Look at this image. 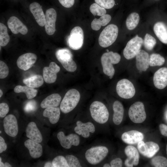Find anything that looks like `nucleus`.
Listing matches in <instances>:
<instances>
[{
  "instance_id": "49",
  "label": "nucleus",
  "mask_w": 167,
  "mask_h": 167,
  "mask_svg": "<svg viewBox=\"0 0 167 167\" xmlns=\"http://www.w3.org/2000/svg\"><path fill=\"white\" fill-rule=\"evenodd\" d=\"M44 167H53L52 162H46L44 165Z\"/></svg>"
},
{
  "instance_id": "35",
  "label": "nucleus",
  "mask_w": 167,
  "mask_h": 167,
  "mask_svg": "<svg viewBox=\"0 0 167 167\" xmlns=\"http://www.w3.org/2000/svg\"><path fill=\"white\" fill-rule=\"evenodd\" d=\"M165 58L159 54L153 53L149 56V66H161L165 62Z\"/></svg>"
},
{
  "instance_id": "6",
  "label": "nucleus",
  "mask_w": 167,
  "mask_h": 167,
  "mask_svg": "<svg viewBox=\"0 0 167 167\" xmlns=\"http://www.w3.org/2000/svg\"><path fill=\"white\" fill-rule=\"evenodd\" d=\"M108 149L104 146L92 147L88 149L85 153L88 161L92 165H96L101 162L107 156Z\"/></svg>"
},
{
  "instance_id": "10",
  "label": "nucleus",
  "mask_w": 167,
  "mask_h": 167,
  "mask_svg": "<svg viewBox=\"0 0 167 167\" xmlns=\"http://www.w3.org/2000/svg\"><path fill=\"white\" fill-rule=\"evenodd\" d=\"M84 38V32L82 28L79 26H76L72 29L68 38V45L73 50L79 49L83 46Z\"/></svg>"
},
{
  "instance_id": "8",
  "label": "nucleus",
  "mask_w": 167,
  "mask_h": 167,
  "mask_svg": "<svg viewBox=\"0 0 167 167\" xmlns=\"http://www.w3.org/2000/svg\"><path fill=\"white\" fill-rule=\"evenodd\" d=\"M143 43L142 38L137 35L129 40L124 48L123 54L127 59H131L135 57L140 49Z\"/></svg>"
},
{
  "instance_id": "23",
  "label": "nucleus",
  "mask_w": 167,
  "mask_h": 167,
  "mask_svg": "<svg viewBox=\"0 0 167 167\" xmlns=\"http://www.w3.org/2000/svg\"><path fill=\"white\" fill-rule=\"evenodd\" d=\"M122 141L129 144H134L142 141L144 135L141 132L131 130L123 133L121 136Z\"/></svg>"
},
{
  "instance_id": "45",
  "label": "nucleus",
  "mask_w": 167,
  "mask_h": 167,
  "mask_svg": "<svg viewBox=\"0 0 167 167\" xmlns=\"http://www.w3.org/2000/svg\"><path fill=\"white\" fill-rule=\"evenodd\" d=\"M60 3L66 8H70L74 4L75 0H58Z\"/></svg>"
},
{
  "instance_id": "43",
  "label": "nucleus",
  "mask_w": 167,
  "mask_h": 167,
  "mask_svg": "<svg viewBox=\"0 0 167 167\" xmlns=\"http://www.w3.org/2000/svg\"><path fill=\"white\" fill-rule=\"evenodd\" d=\"M36 107V101L34 100H31L27 102L24 108V110L26 112H31L35 110Z\"/></svg>"
},
{
  "instance_id": "19",
  "label": "nucleus",
  "mask_w": 167,
  "mask_h": 167,
  "mask_svg": "<svg viewBox=\"0 0 167 167\" xmlns=\"http://www.w3.org/2000/svg\"><path fill=\"white\" fill-rule=\"evenodd\" d=\"M153 81L155 87L162 89L167 85V68L162 67L156 71L154 75Z\"/></svg>"
},
{
  "instance_id": "29",
  "label": "nucleus",
  "mask_w": 167,
  "mask_h": 167,
  "mask_svg": "<svg viewBox=\"0 0 167 167\" xmlns=\"http://www.w3.org/2000/svg\"><path fill=\"white\" fill-rule=\"evenodd\" d=\"M60 115V109L57 107H50L45 108L43 113V116L48 118L52 124L57 123L58 121Z\"/></svg>"
},
{
  "instance_id": "4",
  "label": "nucleus",
  "mask_w": 167,
  "mask_h": 167,
  "mask_svg": "<svg viewBox=\"0 0 167 167\" xmlns=\"http://www.w3.org/2000/svg\"><path fill=\"white\" fill-rule=\"evenodd\" d=\"M89 109L92 118L97 122L102 124L108 120L109 112L105 105L102 102L97 101L93 102Z\"/></svg>"
},
{
  "instance_id": "18",
  "label": "nucleus",
  "mask_w": 167,
  "mask_h": 167,
  "mask_svg": "<svg viewBox=\"0 0 167 167\" xmlns=\"http://www.w3.org/2000/svg\"><path fill=\"white\" fill-rule=\"evenodd\" d=\"M7 24L9 28L14 34L19 33L22 35L26 34L28 32L27 27L17 17H11L8 19Z\"/></svg>"
},
{
  "instance_id": "46",
  "label": "nucleus",
  "mask_w": 167,
  "mask_h": 167,
  "mask_svg": "<svg viewBox=\"0 0 167 167\" xmlns=\"http://www.w3.org/2000/svg\"><path fill=\"white\" fill-rule=\"evenodd\" d=\"M122 164V161L119 158H115L112 160L110 162V165L112 167H121Z\"/></svg>"
},
{
  "instance_id": "17",
  "label": "nucleus",
  "mask_w": 167,
  "mask_h": 167,
  "mask_svg": "<svg viewBox=\"0 0 167 167\" xmlns=\"http://www.w3.org/2000/svg\"><path fill=\"white\" fill-rule=\"evenodd\" d=\"M127 158L125 160V164L126 167H132L139 163V156L137 149L132 146H127L124 150Z\"/></svg>"
},
{
  "instance_id": "36",
  "label": "nucleus",
  "mask_w": 167,
  "mask_h": 167,
  "mask_svg": "<svg viewBox=\"0 0 167 167\" xmlns=\"http://www.w3.org/2000/svg\"><path fill=\"white\" fill-rule=\"evenodd\" d=\"M156 40L154 37L149 34H146L143 43L144 47L146 49L148 50H152L156 45Z\"/></svg>"
},
{
  "instance_id": "21",
  "label": "nucleus",
  "mask_w": 167,
  "mask_h": 167,
  "mask_svg": "<svg viewBox=\"0 0 167 167\" xmlns=\"http://www.w3.org/2000/svg\"><path fill=\"white\" fill-rule=\"evenodd\" d=\"M77 126L74 128L75 132L85 138L88 137L90 133H94L95 130V127L92 123L90 122L83 123L80 121L76 122Z\"/></svg>"
},
{
  "instance_id": "48",
  "label": "nucleus",
  "mask_w": 167,
  "mask_h": 167,
  "mask_svg": "<svg viewBox=\"0 0 167 167\" xmlns=\"http://www.w3.org/2000/svg\"><path fill=\"white\" fill-rule=\"evenodd\" d=\"M159 127L161 134L165 136H167V126L163 124H161Z\"/></svg>"
},
{
  "instance_id": "26",
  "label": "nucleus",
  "mask_w": 167,
  "mask_h": 167,
  "mask_svg": "<svg viewBox=\"0 0 167 167\" xmlns=\"http://www.w3.org/2000/svg\"><path fill=\"white\" fill-rule=\"evenodd\" d=\"M153 30L159 40L167 44V28L165 24L162 22L156 23L154 25Z\"/></svg>"
},
{
  "instance_id": "47",
  "label": "nucleus",
  "mask_w": 167,
  "mask_h": 167,
  "mask_svg": "<svg viewBox=\"0 0 167 167\" xmlns=\"http://www.w3.org/2000/svg\"><path fill=\"white\" fill-rule=\"evenodd\" d=\"M7 149V145L3 138L0 136V153L5 151Z\"/></svg>"
},
{
  "instance_id": "9",
  "label": "nucleus",
  "mask_w": 167,
  "mask_h": 167,
  "mask_svg": "<svg viewBox=\"0 0 167 167\" xmlns=\"http://www.w3.org/2000/svg\"><path fill=\"white\" fill-rule=\"evenodd\" d=\"M116 91L120 97L126 99L132 98L135 93V89L133 84L125 79H122L118 82Z\"/></svg>"
},
{
  "instance_id": "31",
  "label": "nucleus",
  "mask_w": 167,
  "mask_h": 167,
  "mask_svg": "<svg viewBox=\"0 0 167 167\" xmlns=\"http://www.w3.org/2000/svg\"><path fill=\"white\" fill-rule=\"evenodd\" d=\"M111 17L109 14H106L101 16L99 19L95 18L92 21L91 27L95 31L99 30L101 26H105L110 21Z\"/></svg>"
},
{
  "instance_id": "38",
  "label": "nucleus",
  "mask_w": 167,
  "mask_h": 167,
  "mask_svg": "<svg viewBox=\"0 0 167 167\" xmlns=\"http://www.w3.org/2000/svg\"><path fill=\"white\" fill-rule=\"evenodd\" d=\"M152 165L156 167H167V159L161 156H156L151 161Z\"/></svg>"
},
{
  "instance_id": "40",
  "label": "nucleus",
  "mask_w": 167,
  "mask_h": 167,
  "mask_svg": "<svg viewBox=\"0 0 167 167\" xmlns=\"http://www.w3.org/2000/svg\"><path fill=\"white\" fill-rule=\"evenodd\" d=\"M65 158L69 167H80L81 165L78 159L72 155H67Z\"/></svg>"
},
{
  "instance_id": "44",
  "label": "nucleus",
  "mask_w": 167,
  "mask_h": 167,
  "mask_svg": "<svg viewBox=\"0 0 167 167\" xmlns=\"http://www.w3.org/2000/svg\"><path fill=\"white\" fill-rule=\"evenodd\" d=\"M9 107L7 104L2 103L0 104V117H5L9 111Z\"/></svg>"
},
{
  "instance_id": "55",
  "label": "nucleus",
  "mask_w": 167,
  "mask_h": 167,
  "mask_svg": "<svg viewBox=\"0 0 167 167\" xmlns=\"http://www.w3.org/2000/svg\"><path fill=\"white\" fill-rule=\"evenodd\" d=\"M0 133L2 132L1 131H0Z\"/></svg>"
},
{
  "instance_id": "27",
  "label": "nucleus",
  "mask_w": 167,
  "mask_h": 167,
  "mask_svg": "<svg viewBox=\"0 0 167 167\" xmlns=\"http://www.w3.org/2000/svg\"><path fill=\"white\" fill-rule=\"evenodd\" d=\"M61 100V97L59 94H52L44 99L41 102L40 105L42 108L57 107L59 105Z\"/></svg>"
},
{
  "instance_id": "1",
  "label": "nucleus",
  "mask_w": 167,
  "mask_h": 167,
  "mask_svg": "<svg viewBox=\"0 0 167 167\" xmlns=\"http://www.w3.org/2000/svg\"><path fill=\"white\" fill-rule=\"evenodd\" d=\"M121 58L118 53L109 51L103 54L101 58V62L104 73L109 76L110 79L113 77L115 70L113 64L119 62Z\"/></svg>"
},
{
  "instance_id": "28",
  "label": "nucleus",
  "mask_w": 167,
  "mask_h": 167,
  "mask_svg": "<svg viewBox=\"0 0 167 167\" xmlns=\"http://www.w3.org/2000/svg\"><path fill=\"white\" fill-rule=\"evenodd\" d=\"M113 122L115 124L118 125L123 120L124 112L123 106L119 101H116L113 103Z\"/></svg>"
},
{
  "instance_id": "14",
  "label": "nucleus",
  "mask_w": 167,
  "mask_h": 167,
  "mask_svg": "<svg viewBox=\"0 0 167 167\" xmlns=\"http://www.w3.org/2000/svg\"><path fill=\"white\" fill-rule=\"evenodd\" d=\"M37 56L34 54L28 53L20 56L18 58L16 64L20 69L26 71L32 67L36 62Z\"/></svg>"
},
{
  "instance_id": "42",
  "label": "nucleus",
  "mask_w": 167,
  "mask_h": 167,
  "mask_svg": "<svg viewBox=\"0 0 167 167\" xmlns=\"http://www.w3.org/2000/svg\"><path fill=\"white\" fill-rule=\"evenodd\" d=\"M9 70L6 64L3 62L0 61V78L3 79L8 75Z\"/></svg>"
},
{
  "instance_id": "56",
  "label": "nucleus",
  "mask_w": 167,
  "mask_h": 167,
  "mask_svg": "<svg viewBox=\"0 0 167 167\" xmlns=\"http://www.w3.org/2000/svg\"></svg>"
},
{
  "instance_id": "51",
  "label": "nucleus",
  "mask_w": 167,
  "mask_h": 167,
  "mask_svg": "<svg viewBox=\"0 0 167 167\" xmlns=\"http://www.w3.org/2000/svg\"><path fill=\"white\" fill-rule=\"evenodd\" d=\"M0 167H4V164L3 163L2 161H0Z\"/></svg>"
},
{
  "instance_id": "3",
  "label": "nucleus",
  "mask_w": 167,
  "mask_h": 167,
  "mask_svg": "<svg viewBox=\"0 0 167 167\" xmlns=\"http://www.w3.org/2000/svg\"><path fill=\"white\" fill-rule=\"evenodd\" d=\"M118 29L115 24H111L106 26L101 33L98 39L100 45L106 48L111 45L118 37Z\"/></svg>"
},
{
  "instance_id": "30",
  "label": "nucleus",
  "mask_w": 167,
  "mask_h": 167,
  "mask_svg": "<svg viewBox=\"0 0 167 167\" xmlns=\"http://www.w3.org/2000/svg\"><path fill=\"white\" fill-rule=\"evenodd\" d=\"M43 77L39 75H35L23 79V82L26 86L34 88H38L44 83Z\"/></svg>"
},
{
  "instance_id": "11",
  "label": "nucleus",
  "mask_w": 167,
  "mask_h": 167,
  "mask_svg": "<svg viewBox=\"0 0 167 167\" xmlns=\"http://www.w3.org/2000/svg\"><path fill=\"white\" fill-rule=\"evenodd\" d=\"M137 148L142 155L148 158L152 157L160 148L158 145L154 142L148 141L144 143L142 140L138 143Z\"/></svg>"
},
{
  "instance_id": "33",
  "label": "nucleus",
  "mask_w": 167,
  "mask_h": 167,
  "mask_svg": "<svg viewBox=\"0 0 167 167\" xmlns=\"http://www.w3.org/2000/svg\"><path fill=\"white\" fill-rule=\"evenodd\" d=\"M140 19L139 14L135 12L131 13L126 18V24L129 30L134 29L138 25Z\"/></svg>"
},
{
  "instance_id": "52",
  "label": "nucleus",
  "mask_w": 167,
  "mask_h": 167,
  "mask_svg": "<svg viewBox=\"0 0 167 167\" xmlns=\"http://www.w3.org/2000/svg\"><path fill=\"white\" fill-rule=\"evenodd\" d=\"M104 167H111V165H109L108 164H105L103 166Z\"/></svg>"
},
{
  "instance_id": "22",
  "label": "nucleus",
  "mask_w": 167,
  "mask_h": 167,
  "mask_svg": "<svg viewBox=\"0 0 167 167\" xmlns=\"http://www.w3.org/2000/svg\"><path fill=\"white\" fill-rule=\"evenodd\" d=\"M135 56L137 69L139 71H146L149 66V56L148 53L140 49Z\"/></svg>"
},
{
  "instance_id": "5",
  "label": "nucleus",
  "mask_w": 167,
  "mask_h": 167,
  "mask_svg": "<svg viewBox=\"0 0 167 167\" xmlns=\"http://www.w3.org/2000/svg\"><path fill=\"white\" fill-rule=\"evenodd\" d=\"M56 58L63 67L67 71L74 72L77 65L73 59V55L71 51L66 48L58 49L55 53Z\"/></svg>"
},
{
  "instance_id": "39",
  "label": "nucleus",
  "mask_w": 167,
  "mask_h": 167,
  "mask_svg": "<svg viewBox=\"0 0 167 167\" xmlns=\"http://www.w3.org/2000/svg\"><path fill=\"white\" fill-rule=\"evenodd\" d=\"M53 167H69L66 159L63 156H58L55 157L52 161Z\"/></svg>"
},
{
  "instance_id": "24",
  "label": "nucleus",
  "mask_w": 167,
  "mask_h": 167,
  "mask_svg": "<svg viewBox=\"0 0 167 167\" xmlns=\"http://www.w3.org/2000/svg\"><path fill=\"white\" fill-rule=\"evenodd\" d=\"M24 145L28 150L29 154L32 158L36 159L42 156L43 148L39 143L28 139L24 142Z\"/></svg>"
},
{
  "instance_id": "32",
  "label": "nucleus",
  "mask_w": 167,
  "mask_h": 167,
  "mask_svg": "<svg viewBox=\"0 0 167 167\" xmlns=\"http://www.w3.org/2000/svg\"><path fill=\"white\" fill-rule=\"evenodd\" d=\"M14 91L16 93L24 92L26 94L27 98L29 100L35 97L37 93L36 90L27 86L17 85L14 88Z\"/></svg>"
},
{
  "instance_id": "54",
  "label": "nucleus",
  "mask_w": 167,
  "mask_h": 167,
  "mask_svg": "<svg viewBox=\"0 0 167 167\" xmlns=\"http://www.w3.org/2000/svg\"><path fill=\"white\" fill-rule=\"evenodd\" d=\"M166 154H167V144L166 146Z\"/></svg>"
},
{
  "instance_id": "20",
  "label": "nucleus",
  "mask_w": 167,
  "mask_h": 167,
  "mask_svg": "<svg viewBox=\"0 0 167 167\" xmlns=\"http://www.w3.org/2000/svg\"><path fill=\"white\" fill-rule=\"evenodd\" d=\"M29 8L38 24L41 27L45 26V15L40 4L37 2H33L30 4Z\"/></svg>"
},
{
  "instance_id": "13",
  "label": "nucleus",
  "mask_w": 167,
  "mask_h": 167,
  "mask_svg": "<svg viewBox=\"0 0 167 167\" xmlns=\"http://www.w3.org/2000/svg\"><path fill=\"white\" fill-rule=\"evenodd\" d=\"M3 125L4 131L8 135L14 137L18 134V124L14 115L10 114L6 116L3 120Z\"/></svg>"
},
{
  "instance_id": "50",
  "label": "nucleus",
  "mask_w": 167,
  "mask_h": 167,
  "mask_svg": "<svg viewBox=\"0 0 167 167\" xmlns=\"http://www.w3.org/2000/svg\"><path fill=\"white\" fill-rule=\"evenodd\" d=\"M4 167H11V165L7 162H6L4 163Z\"/></svg>"
},
{
  "instance_id": "15",
  "label": "nucleus",
  "mask_w": 167,
  "mask_h": 167,
  "mask_svg": "<svg viewBox=\"0 0 167 167\" xmlns=\"http://www.w3.org/2000/svg\"><path fill=\"white\" fill-rule=\"evenodd\" d=\"M60 69V67L54 62H51L49 66L45 67L43 70V77L45 82L48 84L54 83Z\"/></svg>"
},
{
  "instance_id": "41",
  "label": "nucleus",
  "mask_w": 167,
  "mask_h": 167,
  "mask_svg": "<svg viewBox=\"0 0 167 167\" xmlns=\"http://www.w3.org/2000/svg\"><path fill=\"white\" fill-rule=\"evenodd\" d=\"M95 1L101 7L106 9L113 8L115 4L114 0H95Z\"/></svg>"
},
{
  "instance_id": "53",
  "label": "nucleus",
  "mask_w": 167,
  "mask_h": 167,
  "mask_svg": "<svg viewBox=\"0 0 167 167\" xmlns=\"http://www.w3.org/2000/svg\"><path fill=\"white\" fill-rule=\"evenodd\" d=\"M3 92L0 89V97H1L3 95Z\"/></svg>"
},
{
  "instance_id": "12",
  "label": "nucleus",
  "mask_w": 167,
  "mask_h": 167,
  "mask_svg": "<svg viewBox=\"0 0 167 167\" xmlns=\"http://www.w3.org/2000/svg\"><path fill=\"white\" fill-rule=\"evenodd\" d=\"M57 137L61 146L66 149L70 148L72 145L78 146L80 143V138L77 135L71 134L66 136L62 131L59 132Z\"/></svg>"
},
{
  "instance_id": "25",
  "label": "nucleus",
  "mask_w": 167,
  "mask_h": 167,
  "mask_svg": "<svg viewBox=\"0 0 167 167\" xmlns=\"http://www.w3.org/2000/svg\"><path fill=\"white\" fill-rule=\"evenodd\" d=\"M26 136L34 141L41 143L43 140L41 132L35 122H30L28 123L25 130Z\"/></svg>"
},
{
  "instance_id": "37",
  "label": "nucleus",
  "mask_w": 167,
  "mask_h": 167,
  "mask_svg": "<svg viewBox=\"0 0 167 167\" xmlns=\"http://www.w3.org/2000/svg\"><path fill=\"white\" fill-rule=\"evenodd\" d=\"M91 12L94 16H101L106 14L105 9L98 5L96 3L92 4L89 8Z\"/></svg>"
},
{
  "instance_id": "34",
  "label": "nucleus",
  "mask_w": 167,
  "mask_h": 167,
  "mask_svg": "<svg viewBox=\"0 0 167 167\" xmlns=\"http://www.w3.org/2000/svg\"><path fill=\"white\" fill-rule=\"evenodd\" d=\"M10 37L8 33L6 26L3 24L0 23V45L5 46L9 43Z\"/></svg>"
},
{
  "instance_id": "16",
  "label": "nucleus",
  "mask_w": 167,
  "mask_h": 167,
  "mask_svg": "<svg viewBox=\"0 0 167 167\" xmlns=\"http://www.w3.org/2000/svg\"><path fill=\"white\" fill-rule=\"evenodd\" d=\"M45 29L46 33L52 35L55 32V22L57 18V13L54 9L50 8L47 9L45 12Z\"/></svg>"
},
{
  "instance_id": "2",
  "label": "nucleus",
  "mask_w": 167,
  "mask_h": 167,
  "mask_svg": "<svg viewBox=\"0 0 167 167\" xmlns=\"http://www.w3.org/2000/svg\"><path fill=\"white\" fill-rule=\"evenodd\" d=\"M80 98L79 92L75 89L68 90L65 94L60 105V109L64 113L72 111L78 104Z\"/></svg>"
},
{
  "instance_id": "7",
  "label": "nucleus",
  "mask_w": 167,
  "mask_h": 167,
  "mask_svg": "<svg viewBox=\"0 0 167 167\" xmlns=\"http://www.w3.org/2000/svg\"><path fill=\"white\" fill-rule=\"evenodd\" d=\"M128 115L131 120L135 123L143 122L146 119V115L143 103L140 101L133 103L129 109Z\"/></svg>"
}]
</instances>
